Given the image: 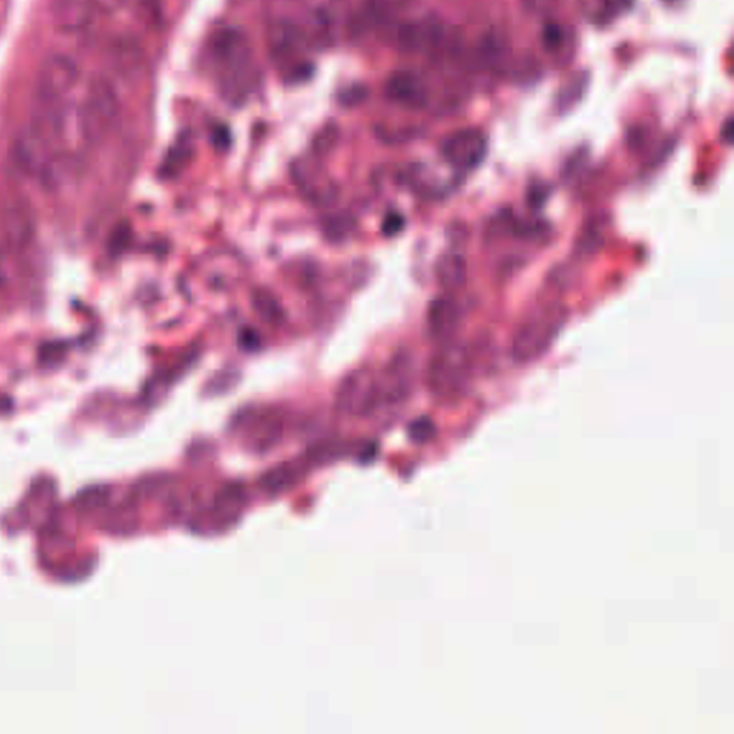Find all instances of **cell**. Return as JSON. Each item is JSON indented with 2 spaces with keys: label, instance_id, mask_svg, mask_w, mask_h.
I'll list each match as a JSON object with an SVG mask.
<instances>
[{
  "label": "cell",
  "instance_id": "obj_1",
  "mask_svg": "<svg viewBox=\"0 0 734 734\" xmlns=\"http://www.w3.org/2000/svg\"><path fill=\"white\" fill-rule=\"evenodd\" d=\"M568 320L564 304L551 303L542 306L528 316L515 332L511 353L515 362L532 363L541 359L561 335Z\"/></svg>",
  "mask_w": 734,
  "mask_h": 734
},
{
  "label": "cell",
  "instance_id": "obj_2",
  "mask_svg": "<svg viewBox=\"0 0 734 734\" xmlns=\"http://www.w3.org/2000/svg\"><path fill=\"white\" fill-rule=\"evenodd\" d=\"M472 357L468 347L458 342L443 343L432 356L426 382L439 399H455L464 395L472 378Z\"/></svg>",
  "mask_w": 734,
  "mask_h": 734
},
{
  "label": "cell",
  "instance_id": "obj_3",
  "mask_svg": "<svg viewBox=\"0 0 734 734\" xmlns=\"http://www.w3.org/2000/svg\"><path fill=\"white\" fill-rule=\"evenodd\" d=\"M118 114V94L111 82L102 76L92 79L78 109L82 138L89 144H97L111 130Z\"/></svg>",
  "mask_w": 734,
  "mask_h": 734
},
{
  "label": "cell",
  "instance_id": "obj_4",
  "mask_svg": "<svg viewBox=\"0 0 734 734\" xmlns=\"http://www.w3.org/2000/svg\"><path fill=\"white\" fill-rule=\"evenodd\" d=\"M211 54L221 68L224 89L236 97V91H247L250 85V52L246 38L236 29L217 32L211 42Z\"/></svg>",
  "mask_w": 734,
  "mask_h": 734
},
{
  "label": "cell",
  "instance_id": "obj_5",
  "mask_svg": "<svg viewBox=\"0 0 734 734\" xmlns=\"http://www.w3.org/2000/svg\"><path fill=\"white\" fill-rule=\"evenodd\" d=\"M79 81V65L72 56L52 54L42 62L36 75L38 104H58L74 91Z\"/></svg>",
  "mask_w": 734,
  "mask_h": 734
},
{
  "label": "cell",
  "instance_id": "obj_6",
  "mask_svg": "<svg viewBox=\"0 0 734 734\" xmlns=\"http://www.w3.org/2000/svg\"><path fill=\"white\" fill-rule=\"evenodd\" d=\"M396 44L408 54H438L452 45L448 26L438 19L421 18L403 23L396 32Z\"/></svg>",
  "mask_w": 734,
  "mask_h": 734
},
{
  "label": "cell",
  "instance_id": "obj_7",
  "mask_svg": "<svg viewBox=\"0 0 734 734\" xmlns=\"http://www.w3.org/2000/svg\"><path fill=\"white\" fill-rule=\"evenodd\" d=\"M378 403V382L369 370L350 373L337 392V408L347 415H367Z\"/></svg>",
  "mask_w": 734,
  "mask_h": 734
},
{
  "label": "cell",
  "instance_id": "obj_8",
  "mask_svg": "<svg viewBox=\"0 0 734 734\" xmlns=\"http://www.w3.org/2000/svg\"><path fill=\"white\" fill-rule=\"evenodd\" d=\"M488 140L484 132L465 128L449 135L442 144V155L452 167L459 170H474L485 160Z\"/></svg>",
  "mask_w": 734,
  "mask_h": 734
},
{
  "label": "cell",
  "instance_id": "obj_9",
  "mask_svg": "<svg viewBox=\"0 0 734 734\" xmlns=\"http://www.w3.org/2000/svg\"><path fill=\"white\" fill-rule=\"evenodd\" d=\"M293 180L303 197L314 206L329 207L335 203L336 184L313 161H297L293 167Z\"/></svg>",
  "mask_w": 734,
  "mask_h": 734
},
{
  "label": "cell",
  "instance_id": "obj_10",
  "mask_svg": "<svg viewBox=\"0 0 734 734\" xmlns=\"http://www.w3.org/2000/svg\"><path fill=\"white\" fill-rule=\"evenodd\" d=\"M385 94L390 101L408 109H422L429 102V88L425 79L409 69L393 72L389 76Z\"/></svg>",
  "mask_w": 734,
  "mask_h": 734
},
{
  "label": "cell",
  "instance_id": "obj_11",
  "mask_svg": "<svg viewBox=\"0 0 734 734\" xmlns=\"http://www.w3.org/2000/svg\"><path fill=\"white\" fill-rule=\"evenodd\" d=\"M461 319V307L454 297H438L428 309L429 335L439 342H449L458 332Z\"/></svg>",
  "mask_w": 734,
  "mask_h": 734
},
{
  "label": "cell",
  "instance_id": "obj_12",
  "mask_svg": "<svg viewBox=\"0 0 734 734\" xmlns=\"http://www.w3.org/2000/svg\"><path fill=\"white\" fill-rule=\"evenodd\" d=\"M413 379L412 359L406 355L396 357L386 369L382 382L378 383L379 403H398L408 396Z\"/></svg>",
  "mask_w": 734,
  "mask_h": 734
},
{
  "label": "cell",
  "instance_id": "obj_13",
  "mask_svg": "<svg viewBox=\"0 0 734 734\" xmlns=\"http://www.w3.org/2000/svg\"><path fill=\"white\" fill-rule=\"evenodd\" d=\"M95 15L91 0H56L52 12L56 28L69 35L87 31Z\"/></svg>",
  "mask_w": 734,
  "mask_h": 734
},
{
  "label": "cell",
  "instance_id": "obj_14",
  "mask_svg": "<svg viewBox=\"0 0 734 734\" xmlns=\"http://www.w3.org/2000/svg\"><path fill=\"white\" fill-rule=\"evenodd\" d=\"M5 236L9 247L22 250L31 241L33 234V217L25 207L15 206L6 211Z\"/></svg>",
  "mask_w": 734,
  "mask_h": 734
},
{
  "label": "cell",
  "instance_id": "obj_15",
  "mask_svg": "<svg viewBox=\"0 0 734 734\" xmlns=\"http://www.w3.org/2000/svg\"><path fill=\"white\" fill-rule=\"evenodd\" d=\"M304 475V465L300 462H286L274 466L260 479L261 488L269 494H280L293 488Z\"/></svg>",
  "mask_w": 734,
  "mask_h": 734
},
{
  "label": "cell",
  "instance_id": "obj_16",
  "mask_svg": "<svg viewBox=\"0 0 734 734\" xmlns=\"http://www.w3.org/2000/svg\"><path fill=\"white\" fill-rule=\"evenodd\" d=\"M436 279L448 292H454L464 286L468 279V264L464 257L456 253L442 256L436 264Z\"/></svg>",
  "mask_w": 734,
  "mask_h": 734
},
{
  "label": "cell",
  "instance_id": "obj_17",
  "mask_svg": "<svg viewBox=\"0 0 734 734\" xmlns=\"http://www.w3.org/2000/svg\"><path fill=\"white\" fill-rule=\"evenodd\" d=\"M585 18L597 25L607 23L616 15L617 0H580Z\"/></svg>",
  "mask_w": 734,
  "mask_h": 734
},
{
  "label": "cell",
  "instance_id": "obj_18",
  "mask_svg": "<svg viewBox=\"0 0 734 734\" xmlns=\"http://www.w3.org/2000/svg\"><path fill=\"white\" fill-rule=\"evenodd\" d=\"M253 306L264 322L279 324L283 320V310H281L279 302L274 299L273 294L269 292L257 290L253 296Z\"/></svg>",
  "mask_w": 734,
  "mask_h": 734
},
{
  "label": "cell",
  "instance_id": "obj_19",
  "mask_svg": "<svg viewBox=\"0 0 734 734\" xmlns=\"http://www.w3.org/2000/svg\"><path fill=\"white\" fill-rule=\"evenodd\" d=\"M191 155V142L181 140L175 147L171 148L165 158L162 170L165 175H175L187 164Z\"/></svg>",
  "mask_w": 734,
  "mask_h": 734
},
{
  "label": "cell",
  "instance_id": "obj_20",
  "mask_svg": "<svg viewBox=\"0 0 734 734\" xmlns=\"http://www.w3.org/2000/svg\"><path fill=\"white\" fill-rule=\"evenodd\" d=\"M408 433L413 442L426 443L436 435V426L432 419L422 416L409 425Z\"/></svg>",
  "mask_w": 734,
  "mask_h": 734
},
{
  "label": "cell",
  "instance_id": "obj_21",
  "mask_svg": "<svg viewBox=\"0 0 734 734\" xmlns=\"http://www.w3.org/2000/svg\"><path fill=\"white\" fill-rule=\"evenodd\" d=\"M337 140V131L335 128H326V130L320 132L314 140V151L319 155L327 154L333 147H335Z\"/></svg>",
  "mask_w": 734,
  "mask_h": 734
},
{
  "label": "cell",
  "instance_id": "obj_22",
  "mask_svg": "<svg viewBox=\"0 0 734 734\" xmlns=\"http://www.w3.org/2000/svg\"><path fill=\"white\" fill-rule=\"evenodd\" d=\"M127 0H91L95 12L104 13V15H112L124 6Z\"/></svg>",
  "mask_w": 734,
  "mask_h": 734
},
{
  "label": "cell",
  "instance_id": "obj_23",
  "mask_svg": "<svg viewBox=\"0 0 734 734\" xmlns=\"http://www.w3.org/2000/svg\"><path fill=\"white\" fill-rule=\"evenodd\" d=\"M405 226V220L399 214H390L383 223V233L386 236H395Z\"/></svg>",
  "mask_w": 734,
  "mask_h": 734
},
{
  "label": "cell",
  "instance_id": "obj_24",
  "mask_svg": "<svg viewBox=\"0 0 734 734\" xmlns=\"http://www.w3.org/2000/svg\"><path fill=\"white\" fill-rule=\"evenodd\" d=\"M522 2L525 3V6H527L529 11L544 13L550 12L551 9H554L560 0H522Z\"/></svg>",
  "mask_w": 734,
  "mask_h": 734
},
{
  "label": "cell",
  "instance_id": "obj_25",
  "mask_svg": "<svg viewBox=\"0 0 734 734\" xmlns=\"http://www.w3.org/2000/svg\"><path fill=\"white\" fill-rule=\"evenodd\" d=\"M562 35H564V32H562L561 28L551 25L550 28L544 32L545 45H547L548 48H558L562 42Z\"/></svg>",
  "mask_w": 734,
  "mask_h": 734
},
{
  "label": "cell",
  "instance_id": "obj_26",
  "mask_svg": "<svg viewBox=\"0 0 734 734\" xmlns=\"http://www.w3.org/2000/svg\"><path fill=\"white\" fill-rule=\"evenodd\" d=\"M733 119L729 118L726 121V124L723 125V131H722V137L723 141L726 142V144H732L733 141Z\"/></svg>",
  "mask_w": 734,
  "mask_h": 734
}]
</instances>
